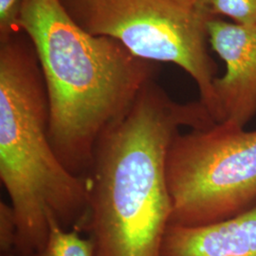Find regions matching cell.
<instances>
[{
	"mask_svg": "<svg viewBox=\"0 0 256 256\" xmlns=\"http://www.w3.org/2000/svg\"><path fill=\"white\" fill-rule=\"evenodd\" d=\"M207 28L212 48L226 66L214 82L218 122L245 128L256 116V25L212 18Z\"/></svg>",
	"mask_w": 256,
	"mask_h": 256,
	"instance_id": "obj_6",
	"label": "cell"
},
{
	"mask_svg": "<svg viewBox=\"0 0 256 256\" xmlns=\"http://www.w3.org/2000/svg\"><path fill=\"white\" fill-rule=\"evenodd\" d=\"M16 220L10 204L0 202V254L1 256H16Z\"/></svg>",
	"mask_w": 256,
	"mask_h": 256,
	"instance_id": "obj_10",
	"label": "cell"
},
{
	"mask_svg": "<svg viewBox=\"0 0 256 256\" xmlns=\"http://www.w3.org/2000/svg\"><path fill=\"white\" fill-rule=\"evenodd\" d=\"M74 21L93 36L119 41L138 58L172 63L192 77L200 101L218 122L214 82L218 66L208 44L209 10L180 0H60Z\"/></svg>",
	"mask_w": 256,
	"mask_h": 256,
	"instance_id": "obj_4",
	"label": "cell"
},
{
	"mask_svg": "<svg viewBox=\"0 0 256 256\" xmlns=\"http://www.w3.org/2000/svg\"><path fill=\"white\" fill-rule=\"evenodd\" d=\"M171 225L228 220L256 204V130L230 122L180 132L167 156Z\"/></svg>",
	"mask_w": 256,
	"mask_h": 256,
	"instance_id": "obj_5",
	"label": "cell"
},
{
	"mask_svg": "<svg viewBox=\"0 0 256 256\" xmlns=\"http://www.w3.org/2000/svg\"><path fill=\"white\" fill-rule=\"evenodd\" d=\"M34 256H97L90 238L78 230L63 228L54 216L48 218V234L44 247Z\"/></svg>",
	"mask_w": 256,
	"mask_h": 256,
	"instance_id": "obj_8",
	"label": "cell"
},
{
	"mask_svg": "<svg viewBox=\"0 0 256 256\" xmlns=\"http://www.w3.org/2000/svg\"><path fill=\"white\" fill-rule=\"evenodd\" d=\"M23 0H0V41L22 32L20 16Z\"/></svg>",
	"mask_w": 256,
	"mask_h": 256,
	"instance_id": "obj_11",
	"label": "cell"
},
{
	"mask_svg": "<svg viewBox=\"0 0 256 256\" xmlns=\"http://www.w3.org/2000/svg\"><path fill=\"white\" fill-rule=\"evenodd\" d=\"M216 124L200 101L176 102L150 80L102 135L88 172V208L79 232L97 256H162L171 222L167 156L182 128Z\"/></svg>",
	"mask_w": 256,
	"mask_h": 256,
	"instance_id": "obj_1",
	"label": "cell"
},
{
	"mask_svg": "<svg viewBox=\"0 0 256 256\" xmlns=\"http://www.w3.org/2000/svg\"><path fill=\"white\" fill-rule=\"evenodd\" d=\"M0 178L16 220V256L44 247L50 216L68 230H79L86 216L88 178L55 152L45 79L23 30L0 41Z\"/></svg>",
	"mask_w": 256,
	"mask_h": 256,
	"instance_id": "obj_3",
	"label": "cell"
},
{
	"mask_svg": "<svg viewBox=\"0 0 256 256\" xmlns=\"http://www.w3.org/2000/svg\"><path fill=\"white\" fill-rule=\"evenodd\" d=\"M185 4L191 5L192 7H196L200 9L209 10L210 3L212 2V0H180ZM210 12V10H209Z\"/></svg>",
	"mask_w": 256,
	"mask_h": 256,
	"instance_id": "obj_12",
	"label": "cell"
},
{
	"mask_svg": "<svg viewBox=\"0 0 256 256\" xmlns=\"http://www.w3.org/2000/svg\"><path fill=\"white\" fill-rule=\"evenodd\" d=\"M162 256H256V204L228 220L206 225L170 224Z\"/></svg>",
	"mask_w": 256,
	"mask_h": 256,
	"instance_id": "obj_7",
	"label": "cell"
},
{
	"mask_svg": "<svg viewBox=\"0 0 256 256\" xmlns=\"http://www.w3.org/2000/svg\"><path fill=\"white\" fill-rule=\"evenodd\" d=\"M20 28L45 79L55 152L72 173L86 176L99 138L155 79L156 63L113 38L88 32L60 0H23Z\"/></svg>",
	"mask_w": 256,
	"mask_h": 256,
	"instance_id": "obj_2",
	"label": "cell"
},
{
	"mask_svg": "<svg viewBox=\"0 0 256 256\" xmlns=\"http://www.w3.org/2000/svg\"><path fill=\"white\" fill-rule=\"evenodd\" d=\"M209 10L212 16L229 18L238 25H256V0H212Z\"/></svg>",
	"mask_w": 256,
	"mask_h": 256,
	"instance_id": "obj_9",
	"label": "cell"
}]
</instances>
